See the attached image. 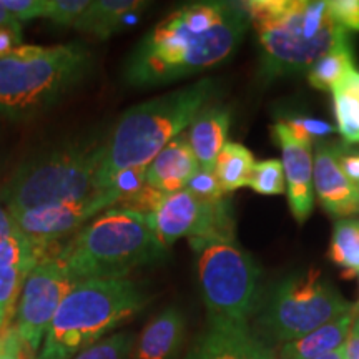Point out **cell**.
<instances>
[{
  "instance_id": "6da1fadb",
  "label": "cell",
  "mask_w": 359,
  "mask_h": 359,
  "mask_svg": "<svg viewBox=\"0 0 359 359\" xmlns=\"http://www.w3.org/2000/svg\"><path fill=\"white\" fill-rule=\"evenodd\" d=\"M250 25L243 4H185L138 40L125 58L123 82L148 90L213 69L238 50Z\"/></svg>"
},
{
  "instance_id": "7a4b0ae2",
  "label": "cell",
  "mask_w": 359,
  "mask_h": 359,
  "mask_svg": "<svg viewBox=\"0 0 359 359\" xmlns=\"http://www.w3.org/2000/svg\"><path fill=\"white\" fill-rule=\"evenodd\" d=\"M110 130L98 127L47 145L25 158L0 187L11 215L83 200L105 191L97 175Z\"/></svg>"
},
{
  "instance_id": "3957f363",
  "label": "cell",
  "mask_w": 359,
  "mask_h": 359,
  "mask_svg": "<svg viewBox=\"0 0 359 359\" xmlns=\"http://www.w3.org/2000/svg\"><path fill=\"white\" fill-rule=\"evenodd\" d=\"M215 92L217 80L205 77L123 111L107 138L97 175L98 188L109 190L118 175L147 168L173 138L190 127Z\"/></svg>"
},
{
  "instance_id": "277c9868",
  "label": "cell",
  "mask_w": 359,
  "mask_h": 359,
  "mask_svg": "<svg viewBox=\"0 0 359 359\" xmlns=\"http://www.w3.org/2000/svg\"><path fill=\"white\" fill-rule=\"evenodd\" d=\"M258 32L262 74L266 79L308 72L349 42L348 32L331 19L325 0H253L241 2Z\"/></svg>"
},
{
  "instance_id": "5b68a950",
  "label": "cell",
  "mask_w": 359,
  "mask_h": 359,
  "mask_svg": "<svg viewBox=\"0 0 359 359\" xmlns=\"http://www.w3.org/2000/svg\"><path fill=\"white\" fill-rule=\"evenodd\" d=\"M92 67L93 53L82 42L22 45L0 58V116L7 122L37 118L82 85Z\"/></svg>"
},
{
  "instance_id": "8992f818",
  "label": "cell",
  "mask_w": 359,
  "mask_h": 359,
  "mask_svg": "<svg viewBox=\"0 0 359 359\" xmlns=\"http://www.w3.org/2000/svg\"><path fill=\"white\" fill-rule=\"evenodd\" d=\"M167 257L145 215L127 208H109L90 219L57 251L72 283L118 280L133 269Z\"/></svg>"
},
{
  "instance_id": "52a82bcc",
  "label": "cell",
  "mask_w": 359,
  "mask_h": 359,
  "mask_svg": "<svg viewBox=\"0 0 359 359\" xmlns=\"http://www.w3.org/2000/svg\"><path fill=\"white\" fill-rule=\"evenodd\" d=\"M147 303L143 290L128 278L75 283L53 316L37 359H74Z\"/></svg>"
},
{
  "instance_id": "ba28073f",
  "label": "cell",
  "mask_w": 359,
  "mask_h": 359,
  "mask_svg": "<svg viewBox=\"0 0 359 359\" xmlns=\"http://www.w3.org/2000/svg\"><path fill=\"white\" fill-rule=\"evenodd\" d=\"M208 321L248 325L259 302L262 269L235 241L190 240Z\"/></svg>"
},
{
  "instance_id": "9c48e42d",
  "label": "cell",
  "mask_w": 359,
  "mask_h": 359,
  "mask_svg": "<svg viewBox=\"0 0 359 359\" xmlns=\"http://www.w3.org/2000/svg\"><path fill=\"white\" fill-rule=\"evenodd\" d=\"M351 304L323 276L308 269L276 283L258 314L262 333L271 341L290 343L351 313Z\"/></svg>"
},
{
  "instance_id": "30bf717a",
  "label": "cell",
  "mask_w": 359,
  "mask_h": 359,
  "mask_svg": "<svg viewBox=\"0 0 359 359\" xmlns=\"http://www.w3.org/2000/svg\"><path fill=\"white\" fill-rule=\"evenodd\" d=\"M147 219L167 250L180 238L235 241L231 201L200 198L187 188L165 195Z\"/></svg>"
},
{
  "instance_id": "8fae6325",
  "label": "cell",
  "mask_w": 359,
  "mask_h": 359,
  "mask_svg": "<svg viewBox=\"0 0 359 359\" xmlns=\"http://www.w3.org/2000/svg\"><path fill=\"white\" fill-rule=\"evenodd\" d=\"M74 283L57 255L45 253L30 269L15 308L13 327L29 353H39L53 316Z\"/></svg>"
},
{
  "instance_id": "7c38bea8",
  "label": "cell",
  "mask_w": 359,
  "mask_h": 359,
  "mask_svg": "<svg viewBox=\"0 0 359 359\" xmlns=\"http://www.w3.org/2000/svg\"><path fill=\"white\" fill-rule=\"evenodd\" d=\"M123 195L120 188L111 185L109 190L90 195L83 200L69 201V203L43 206V208L29 210L11 215L15 226L25 236V240L39 251L40 255L48 253L50 246L57 245L67 236L75 233L100 215L109 206H115L122 201Z\"/></svg>"
},
{
  "instance_id": "4fadbf2b",
  "label": "cell",
  "mask_w": 359,
  "mask_h": 359,
  "mask_svg": "<svg viewBox=\"0 0 359 359\" xmlns=\"http://www.w3.org/2000/svg\"><path fill=\"white\" fill-rule=\"evenodd\" d=\"M271 133L281 148V165L291 213L296 222L304 223L314 206L313 145L296 138L285 122L273 125Z\"/></svg>"
},
{
  "instance_id": "5bb4252c",
  "label": "cell",
  "mask_w": 359,
  "mask_h": 359,
  "mask_svg": "<svg viewBox=\"0 0 359 359\" xmlns=\"http://www.w3.org/2000/svg\"><path fill=\"white\" fill-rule=\"evenodd\" d=\"M313 185L323 208L334 217L346 218L359 212V188L343 173L338 145L318 142L313 151Z\"/></svg>"
},
{
  "instance_id": "9a60e30c",
  "label": "cell",
  "mask_w": 359,
  "mask_h": 359,
  "mask_svg": "<svg viewBox=\"0 0 359 359\" xmlns=\"http://www.w3.org/2000/svg\"><path fill=\"white\" fill-rule=\"evenodd\" d=\"M42 257L19 228L0 241V333L11 326L27 276Z\"/></svg>"
},
{
  "instance_id": "2e32d148",
  "label": "cell",
  "mask_w": 359,
  "mask_h": 359,
  "mask_svg": "<svg viewBox=\"0 0 359 359\" xmlns=\"http://www.w3.org/2000/svg\"><path fill=\"white\" fill-rule=\"evenodd\" d=\"M187 359H276L271 349L251 333L248 325L208 321Z\"/></svg>"
},
{
  "instance_id": "e0dca14e",
  "label": "cell",
  "mask_w": 359,
  "mask_h": 359,
  "mask_svg": "<svg viewBox=\"0 0 359 359\" xmlns=\"http://www.w3.org/2000/svg\"><path fill=\"white\" fill-rule=\"evenodd\" d=\"M200 172L187 135L173 138L147 167V185L154 190L172 195L188 187L193 177Z\"/></svg>"
},
{
  "instance_id": "ac0fdd59",
  "label": "cell",
  "mask_w": 359,
  "mask_h": 359,
  "mask_svg": "<svg viewBox=\"0 0 359 359\" xmlns=\"http://www.w3.org/2000/svg\"><path fill=\"white\" fill-rule=\"evenodd\" d=\"M188 143L195 158L198 161L200 172L213 173L215 163L226 143L230 130V111L223 105H208L200 110L190 127H188Z\"/></svg>"
},
{
  "instance_id": "d6986e66",
  "label": "cell",
  "mask_w": 359,
  "mask_h": 359,
  "mask_svg": "<svg viewBox=\"0 0 359 359\" xmlns=\"http://www.w3.org/2000/svg\"><path fill=\"white\" fill-rule=\"evenodd\" d=\"M185 338V318L170 306L156 314L135 339L133 359H175Z\"/></svg>"
},
{
  "instance_id": "ffe728a7",
  "label": "cell",
  "mask_w": 359,
  "mask_h": 359,
  "mask_svg": "<svg viewBox=\"0 0 359 359\" xmlns=\"http://www.w3.org/2000/svg\"><path fill=\"white\" fill-rule=\"evenodd\" d=\"M147 6L142 0H92L74 29L105 40L118 32L125 22H128L127 19Z\"/></svg>"
},
{
  "instance_id": "44dd1931",
  "label": "cell",
  "mask_w": 359,
  "mask_h": 359,
  "mask_svg": "<svg viewBox=\"0 0 359 359\" xmlns=\"http://www.w3.org/2000/svg\"><path fill=\"white\" fill-rule=\"evenodd\" d=\"M354 314H356V309L318 327L303 338L285 343L281 346L280 356L276 359H316L323 354L334 351L346 343L354 321Z\"/></svg>"
},
{
  "instance_id": "7402d4cb",
  "label": "cell",
  "mask_w": 359,
  "mask_h": 359,
  "mask_svg": "<svg viewBox=\"0 0 359 359\" xmlns=\"http://www.w3.org/2000/svg\"><path fill=\"white\" fill-rule=\"evenodd\" d=\"M253 167L255 158L248 148L241 143L226 142L219 151L213 173L226 195V193L248 187Z\"/></svg>"
},
{
  "instance_id": "603a6c76",
  "label": "cell",
  "mask_w": 359,
  "mask_h": 359,
  "mask_svg": "<svg viewBox=\"0 0 359 359\" xmlns=\"http://www.w3.org/2000/svg\"><path fill=\"white\" fill-rule=\"evenodd\" d=\"M336 130L346 143H359V70H353L331 90Z\"/></svg>"
},
{
  "instance_id": "cb8c5ba5",
  "label": "cell",
  "mask_w": 359,
  "mask_h": 359,
  "mask_svg": "<svg viewBox=\"0 0 359 359\" xmlns=\"http://www.w3.org/2000/svg\"><path fill=\"white\" fill-rule=\"evenodd\" d=\"M353 70H356V65H354L351 47H349V42H346L321 57L308 70V82L313 88L331 92Z\"/></svg>"
},
{
  "instance_id": "d4e9b609",
  "label": "cell",
  "mask_w": 359,
  "mask_h": 359,
  "mask_svg": "<svg viewBox=\"0 0 359 359\" xmlns=\"http://www.w3.org/2000/svg\"><path fill=\"white\" fill-rule=\"evenodd\" d=\"M327 257L353 275H359V219L341 218L334 223Z\"/></svg>"
},
{
  "instance_id": "484cf974",
  "label": "cell",
  "mask_w": 359,
  "mask_h": 359,
  "mask_svg": "<svg viewBox=\"0 0 359 359\" xmlns=\"http://www.w3.org/2000/svg\"><path fill=\"white\" fill-rule=\"evenodd\" d=\"M248 187L259 195L276 196L286 191V180L280 160H264L255 163Z\"/></svg>"
},
{
  "instance_id": "4316f807",
  "label": "cell",
  "mask_w": 359,
  "mask_h": 359,
  "mask_svg": "<svg viewBox=\"0 0 359 359\" xmlns=\"http://www.w3.org/2000/svg\"><path fill=\"white\" fill-rule=\"evenodd\" d=\"M135 336L132 333H115L98 339L80 351L74 359H127L132 353Z\"/></svg>"
},
{
  "instance_id": "83f0119b",
  "label": "cell",
  "mask_w": 359,
  "mask_h": 359,
  "mask_svg": "<svg viewBox=\"0 0 359 359\" xmlns=\"http://www.w3.org/2000/svg\"><path fill=\"white\" fill-rule=\"evenodd\" d=\"M90 0H47L43 19L62 27H74L87 11Z\"/></svg>"
},
{
  "instance_id": "f1b7e54d",
  "label": "cell",
  "mask_w": 359,
  "mask_h": 359,
  "mask_svg": "<svg viewBox=\"0 0 359 359\" xmlns=\"http://www.w3.org/2000/svg\"><path fill=\"white\" fill-rule=\"evenodd\" d=\"M291 130V133L294 135L296 138H299L302 142L311 143L314 140H320V138H326L327 135L334 133L336 127L331 123L323 122V120L309 118V116H296V118H291L290 122H285Z\"/></svg>"
},
{
  "instance_id": "f546056e",
  "label": "cell",
  "mask_w": 359,
  "mask_h": 359,
  "mask_svg": "<svg viewBox=\"0 0 359 359\" xmlns=\"http://www.w3.org/2000/svg\"><path fill=\"white\" fill-rule=\"evenodd\" d=\"M22 45V24L0 4V58L11 55Z\"/></svg>"
},
{
  "instance_id": "4dcf8cb0",
  "label": "cell",
  "mask_w": 359,
  "mask_h": 359,
  "mask_svg": "<svg viewBox=\"0 0 359 359\" xmlns=\"http://www.w3.org/2000/svg\"><path fill=\"white\" fill-rule=\"evenodd\" d=\"M331 19L346 32H359V0H330Z\"/></svg>"
},
{
  "instance_id": "1f68e13d",
  "label": "cell",
  "mask_w": 359,
  "mask_h": 359,
  "mask_svg": "<svg viewBox=\"0 0 359 359\" xmlns=\"http://www.w3.org/2000/svg\"><path fill=\"white\" fill-rule=\"evenodd\" d=\"M0 4L20 24L43 19L47 8V0H0Z\"/></svg>"
},
{
  "instance_id": "d6a6232c",
  "label": "cell",
  "mask_w": 359,
  "mask_h": 359,
  "mask_svg": "<svg viewBox=\"0 0 359 359\" xmlns=\"http://www.w3.org/2000/svg\"><path fill=\"white\" fill-rule=\"evenodd\" d=\"M187 190L191 191L193 195L200 196V198H206V200L224 198V193L222 190V187H219L215 173L198 172L195 177H193L191 182L188 183Z\"/></svg>"
},
{
  "instance_id": "836d02e7",
  "label": "cell",
  "mask_w": 359,
  "mask_h": 359,
  "mask_svg": "<svg viewBox=\"0 0 359 359\" xmlns=\"http://www.w3.org/2000/svg\"><path fill=\"white\" fill-rule=\"evenodd\" d=\"M338 161L346 178L359 188V150L338 145Z\"/></svg>"
},
{
  "instance_id": "e575fe53",
  "label": "cell",
  "mask_w": 359,
  "mask_h": 359,
  "mask_svg": "<svg viewBox=\"0 0 359 359\" xmlns=\"http://www.w3.org/2000/svg\"><path fill=\"white\" fill-rule=\"evenodd\" d=\"M344 348H346V359H359V311L358 309H356V314H354L351 331H349L346 343H344Z\"/></svg>"
},
{
  "instance_id": "d590c367",
  "label": "cell",
  "mask_w": 359,
  "mask_h": 359,
  "mask_svg": "<svg viewBox=\"0 0 359 359\" xmlns=\"http://www.w3.org/2000/svg\"><path fill=\"white\" fill-rule=\"evenodd\" d=\"M15 230L17 226L15 223H13L11 213L7 212V208L4 206L2 201H0V241H4L6 238L11 236Z\"/></svg>"
},
{
  "instance_id": "8d00e7d4",
  "label": "cell",
  "mask_w": 359,
  "mask_h": 359,
  "mask_svg": "<svg viewBox=\"0 0 359 359\" xmlns=\"http://www.w3.org/2000/svg\"><path fill=\"white\" fill-rule=\"evenodd\" d=\"M6 130H4V118L0 116V170L6 165Z\"/></svg>"
},
{
  "instance_id": "74e56055",
  "label": "cell",
  "mask_w": 359,
  "mask_h": 359,
  "mask_svg": "<svg viewBox=\"0 0 359 359\" xmlns=\"http://www.w3.org/2000/svg\"><path fill=\"white\" fill-rule=\"evenodd\" d=\"M316 359H346V348H344V344H343V346L334 349V351L323 354V356L316 358Z\"/></svg>"
},
{
  "instance_id": "f35d334b",
  "label": "cell",
  "mask_w": 359,
  "mask_h": 359,
  "mask_svg": "<svg viewBox=\"0 0 359 359\" xmlns=\"http://www.w3.org/2000/svg\"><path fill=\"white\" fill-rule=\"evenodd\" d=\"M354 308H356V309H358V311H359V302H358V304H354Z\"/></svg>"
}]
</instances>
